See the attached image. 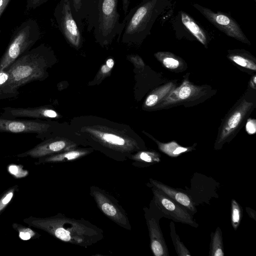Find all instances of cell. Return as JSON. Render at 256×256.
I'll return each instance as SVG.
<instances>
[{
    "mask_svg": "<svg viewBox=\"0 0 256 256\" xmlns=\"http://www.w3.org/2000/svg\"><path fill=\"white\" fill-rule=\"evenodd\" d=\"M59 240L84 248L102 240L104 231L100 228L82 218L76 219L58 213L44 218H36L30 223Z\"/></svg>",
    "mask_w": 256,
    "mask_h": 256,
    "instance_id": "obj_1",
    "label": "cell"
},
{
    "mask_svg": "<svg viewBox=\"0 0 256 256\" xmlns=\"http://www.w3.org/2000/svg\"><path fill=\"white\" fill-rule=\"evenodd\" d=\"M47 50L44 44L30 48L6 70L8 77L0 87V100L16 97L20 87L44 78Z\"/></svg>",
    "mask_w": 256,
    "mask_h": 256,
    "instance_id": "obj_2",
    "label": "cell"
},
{
    "mask_svg": "<svg viewBox=\"0 0 256 256\" xmlns=\"http://www.w3.org/2000/svg\"><path fill=\"white\" fill-rule=\"evenodd\" d=\"M119 0H92L86 17L87 30L92 31L96 40L102 44L121 36L125 22H120Z\"/></svg>",
    "mask_w": 256,
    "mask_h": 256,
    "instance_id": "obj_3",
    "label": "cell"
},
{
    "mask_svg": "<svg viewBox=\"0 0 256 256\" xmlns=\"http://www.w3.org/2000/svg\"><path fill=\"white\" fill-rule=\"evenodd\" d=\"M162 8V0H142L132 8L123 20L122 34L124 42H138L150 34L152 27Z\"/></svg>",
    "mask_w": 256,
    "mask_h": 256,
    "instance_id": "obj_4",
    "label": "cell"
},
{
    "mask_svg": "<svg viewBox=\"0 0 256 256\" xmlns=\"http://www.w3.org/2000/svg\"><path fill=\"white\" fill-rule=\"evenodd\" d=\"M40 28L36 21L28 19L14 32L9 44L0 58V70H6L14 60L30 50L39 39Z\"/></svg>",
    "mask_w": 256,
    "mask_h": 256,
    "instance_id": "obj_5",
    "label": "cell"
},
{
    "mask_svg": "<svg viewBox=\"0 0 256 256\" xmlns=\"http://www.w3.org/2000/svg\"><path fill=\"white\" fill-rule=\"evenodd\" d=\"M90 194L98 208L110 220L126 230H132L128 216L117 199L104 189L96 186H90Z\"/></svg>",
    "mask_w": 256,
    "mask_h": 256,
    "instance_id": "obj_6",
    "label": "cell"
},
{
    "mask_svg": "<svg viewBox=\"0 0 256 256\" xmlns=\"http://www.w3.org/2000/svg\"><path fill=\"white\" fill-rule=\"evenodd\" d=\"M54 16L66 40L73 46L79 48L82 42V30L74 17L69 0H60L54 9Z\"/></svg>",
    "mask_w": 256,
    "mask_h": 256,
    "instance_id": "obj_7",
    "label": "cell"
},
{
    "mask_svg": "<svg viewBox=\"0 0 256 256\" xmlns=\"http://www.w3.org/2000/svg\"><path fill=\"white\" fill-rule=\"evenodd\" d=\"M154 194L152 202L156 208L173 220L196 228L192 214L182 205L168 196L154 186H150Z\"/></svg>",
    "mask_w": 256,
    "mask_h": 256,
    "instance_id": "obj_8",
    "label": "cell"
},
{
    "mask_svg": "<svg viewBox=\"0 0 256 256\" xmlns=\"http://www.w3.org/2000/svg\"><path fill=\"white\" fill-rule=\"evenodd\" d=\"M193 6L213 25L228 36L242 42L250 43L239 25L229 16L220 12H213L198 4H194Z\"/></svg>",
    "mask_w": 256,
    "mask_h": 256,
    "instance_id": "obj_9",
    "label": "cell"
},
{
    "mask_svg": "<svg viewBox=\"0 0 256 256\" xmlns=\"http://www.w3.org/2000/svg\"><path fill=\"white\" fill-rule=\"evenodd\" d=\"M50 124L40 119L18 120L0 116V132L36 134L38 136L46 134Z\"/></svg>",
    "mask_w": 256,
    "mask_h": 256,
    "instance_id": "obj_10",
    "label": "cell"
},
{
    "mask_svg": "<svg viewBox=\"0 0 256 256\" xmlns=\"http://www.w3.org/2000/svg\"><path fill=\"white\" fill-rule=\"evenodd\" d=\"M144 216L150 239V247L154 256H169L158 220L147 208H144Z\"/></svg>",
    "mask_w": 256,
    "mask_h": 256,
    "instance_id": "obj_11",
    "label": "cell"
},
{
    "mask_svg": "<svg viewBox=\"0 0 256 256\" xmlns=\"http://www.w3.org/2000/svg\"><path fill=\"white\" fill-rule=\"evenodd\" d=\"M77 144L72 141L62 139H50L36 145L29 150L18 155V156H30L32 158H42L62 152L76 148Z\"/></svg>",
    "mask_w": 256,
    "mask_h": 256,
    "instance_id": "obj_12",
    "label": "cell"
},
{
    "mask_svg": "<svg viewBox=\"0 0 256 256\" xmlns=\"http://www.w3.org/2000/svg\"><path fill=\"white\" fill-rule=\"evenodd\" d=\"M58 116L56 112L51 109L42 107L14 108L5 107L0 116L6 118H54Z\"/></svg>",
    "mask_w": 256,
    "mask_h": 256,
    "instance_id": "obj_13",
    "label": "cell"
},
{
    "mask_svg": "<svg viewBox=\"0 0 256 256\" xmlns=\"http://www.w3.org/2000/svg\"><path fill=\"white\" fill-rule=\"evenodd\" d=\"M149 184L150 186L156 188L168 196L182 205L192 214L196 212V209L193 201L186 193L152 178H150Z\"/></svg>",
    "mask_w": 256,
    "mask_h": 256,
    "instance_id": "obj_14",
    "label": "cell"
},
{
    "mask_svg": "<svg viewBox=\"0 0 256 256\" xmlns=\"http://www.w3.org/2000/svg\"><path fill=\"white\" fill-rule=\"evenodd\" d=\"M92 152L88 148H72L62 152L42 157V162L58 163L76 160L84 157Z\"/></svg>",
    "mask_w": 256,
    "mask_h": 256,
    "instance_id": "obj_15",
    "label": "cell"
},
{
    "mask_svg": "<svg viewBox=\"0 0 256 256\" xmlns=\"http://www.w3.org/2000/svg\"><path fill=\"white\" fill-rule=\"evenodd\" d=\"M160 155L154 151L139 150L132 154L128 159L132 161V164L137 168H144L160 161Z\"/></svg>",
    "mask_w": 256,
    "mask_h": 256,
    "instance_id": "obj_16",
    "label": "cell"
},
{
    "mask_svg": "<svg viewBox=\"0 0 256 256\" xmlns=\"http://www.w3.org/2000/svg\"><path fill=\"white\" fill-rule=\"evenodd\" d=\"M74 17L82 30V21L86 20L92 0H69Z\"/></svg>",
    "mask_w": 256,
    "mask_h": 256,
    "instance_id": "obj_17",
    "label": "cell"
},
{
    "mask_svg": "<svg viewBox=\"0 0 256 256\" xmlns=\"http://www.w3.org/2000/svg\"><path fill=\"white\" fill-rule=\"evenodd\" d=\"M181 18L183 24L191 34L203 45L207 44V38L204 31L195 21L184 12H181Z\"/></svg>",
    "mask_w": 256,
    "mask_h": 256,
    "instance_id": "obj_18",
    "label": "cell"
},
{
    "mask_svg": "<svg viewBox=\"0 0 256 256\" xmlns=\"http://www.w3.org/2000/svg\"><path fill=\"white\" fill-rule=\"evenodd\" d=\"M244 116V110H238L229 118L224 126L220 140L218 144H220L238 126Z\"/></svg>",
    "mask_w": 256,
    "mask_h": 256,
    "instance_id": "obj_19",
    "label": "cell"
},
{
    "mask_svg": "<svg viewBox=\"0 0 256 256\" xmlns=\"http://www.w3.org/2000/svg\"><path fill=\"white\" fill-rule=\"evenodd\" d=\"M210 255L224 256V255L222 243V232L218 227L214 233L211 234Z\"/></svg>",
    "mask_w": 256,
    "mask_h": 256,
    "instance_id": "obj_20",
    "label": "cell"
},
{
    "mask_svg": "<svg viewBox=\"0 0 256 256\" xmlns=\"http://www.w3.org/2000/svg\"><path fill=\"white\" fill-rule=\"evenodd\" d=\"M158 144L162 152L170 157H177L182 154L191 150L190 148L182 146L174 142L166 144L158 142Z\"/></svg>",
    "mask_w": 256,
    "mask_h": 256,
    "instance_id": "obj_21",
    "label": "cell"
},
{
    "mask_svg": "<svg viewBox=\"0 0 256 256\" xmlns=\"http://www.w3.org/2000/svg\"><path fill=\"white\" fill-rule=\"evenodd\" d=\"M170 234L174 245L176 253L178 256H190L191 254L183 242L180 240L176 232L175 226L172 222H170Z\"/></svg>",
    "mask_w": 256,
    "mask_h": 256,
    "instance_id": "obj_22",
    "label": "cell"
},
{
    "mask_svg": "<svg viewBox=\"0 0 256 256\" xmlns=\"http://www.w3.org/2000/svg\"><path fill=\"white\" fill-rule=\"evenodd\" d=\"M242 208L238 202L234 199L231 200V222L234 229L236 230L241 221Z\"/></svg>",
    "mask_w": 256,
    "mask_h": 256,
    "instance_id": "obj_23",
    "label": "cell"
},
{
    "mask_svg": "<svg viewBox=\"0 0 256 256\" xmlns=\"http://www.w3.org/2000/svg\"><path fill=\"white\" fill-rule=\"evenodd\" d=\"M230 58L240 66L255 70L256 64L250 60L239 55H231Z\"/></svg>",
    "mask_w": 256,
    "mask_h": 256,
    "instance_id": "obj_24",
    "label": "cell"
},
{
    "mask_svg": "<svg viewBox=\"0 0 256 256\" xmlns=\"http://www.w3.org/2000/svg\"><path fill=\"white\" fill-rule=\"evenodd\" d=\"M157 54L162 57L164 65L168 68L175 69L180 65L179 61L168 53L160 52Z\"/></svg>",
    "mask_w": 256,
    "mask_h": 256,
    "instance_id": "obj_25",
    "label": "cell"
},
{
    "mask_svg": "<svg viewBox=\"0 0 256 256\" xmlns=\"http://www.w3.org/2000/svg\"><path fill=\"white\" fill-rule=\"evenodd\" d=\"M10 173L16 178H22L26 176L28 172L24 170L20 166L10 164L8 167Z\"/></svg>",
    "mask_w": 256,
    "mask_h": 256,
    "instance_id": "obj_26",
    "label": "cell"
},
{
    "mask_svg": "<svg viewBox=\"0 0 256 256\" xmlns=\"http://www.w3.org/2000/svg\"><path fill=\"white\" fill-rule=\"evenodd\" d=\"M18 235L20 238L24 240H27L35 235L34 232L29 228H18Z\"/></svg>",
    "mask_w": 256,
    "mask_h": 256,
    "instance_id": "obj_27",
    "label": "cell"
},
{
    "mask_svg": "<svg viewBox=\"0 0 256 256\" xmlns=\"http://www.w3.org/2000/svg\"><path fill=\"white\" fill-rule=\"evenodd\" d=\"M14 192V190H11L1 198L0 200V212H1L10 202L13 197Z\"/></svg>",
    "mask_w": 256,
    "mask_h": 256,
    "instance_id": "obj_28",
    "label": "cell"
},
{
    "mask_svg": "<svg viewBox=\"0 0 256 256\" xmlns=\"http://www.w3.org/2000/svg\"><path fill=\"white\" fill-rule=\"evenodd\" d=\"M48 0H26V8L28 10H34L46 3Z\"/></svg>",
    "mask_w": 256,
    "mask_h": 256,
    "instance_id": "obj_29",
    "label": "cell"
},
{
    "mask_svg": "<svg viewBox=\"0 0 256 256\" xmlns=\"http://www.w3.org/2000/svg\"><path fill=\"white\" fill-rule=\"evenodd\" d=\"M192 94V89L188 86H182L180 90L178 96L182 100H185L188 98Z\"/></svg>",
    "mask_w": 256,
    "mask_h": 256,
    "instance_id": "obj_30",
    "label": "cell"
},
{
    "mask_svg": "<svg viewBox=\"0 0 256 256\" xmlns=\"http://www.w3.org/2000/svg\"><path fill=\"white\" fill-rule=\"evenodd\" d=\"M246 130L250 134H252L256 133V124L254 120L250 119L248 120L246 124Z\"/></svg>",
    "mask_w": 256,
    "mask_h": 256,
    "instance_id": "obj_31",
    "label": "cell"
},
{
    "mask_svg": "<svg viewBox=\"0 0 256 256\" xmlns=\"http://www.w3.org/2000/svg\"><path fill=\"white\" fill-rule=\"evenodd\" d=\"M158 98L156 94H152L146 98V104L148 106H154L158 101Z\"/></svg>",
    "mask_w": 256,
    "mask_h": 256,
    "instance_id": "obj_32",
    "label": "cell"
},
{
    "mask_svg": "<svg viewBox=\"0 0 256 256\" xmlns=\"http://www.w3.org/2000/svg\"><path fill=\"white\" fill-rule=\"evenodd\" d=\"M8 74L6 70H0V87L7 80Z\"/></svg>",
    "mask_w": 256,
    "mask_h": 256,
    "instance_id": "obj_33",
    "label": "cell"
},
{
    "mask_svg": "<svg viewBox=\"0 0 256 256\" xmlns=\"http://www.w3.org/2000/svg\"><path fill=\"white\" fill-rule=\"evenodd\" d=\"M122 8L125 16L128 12L129 6L130 3V0H122Z\"/></svg>",
    "mask_w": 256,
    "mask_h": 256,
    "instance_id": "obj_34",
    "label": "cell"
},
{
    "mask_svg": "<svg viewBox=\"0 0 256 256\" xmlns=\"http://www.w3.org/2000/svg\"><path fill=\"white\" fill-rule=\"evenodd\" d=\"M10 0H0V16L8 4Z\"/></svg>",
    "mask_w": 256,
    "mask_h": 256,
    "instance_id": "obj_35",
    "label": "cell"
},
{
    "mask_svg": "<svg viewBox=\"0 0 256 256\" xmlns=\"http://www.w3.org/2000/svg\"><path fill=\"white\" fill-rule=\"evenodd\" d=\"M246 210L250 218L254 220H256V212L254 210L248 207L246 208Z\"/></svg>",
    "mask_w": 256,
    "mask_h": 256,
    "instance_id": "obj_36",
    "label": "cell"
},
{
    "mask_svg": "<svg viewBox=\"0 0 256 256\" xmlns=\"http://www.w3.org/2000/svg\"><path fill=\"white\" fill-rule=\"evenodd\" d=\"M106 66L110 68H112L114 64V61L112 58H109L107 60L106 62Z\"/></svg>",
    "mask_w": 256,
    "mask_h": 256,
    "instance_id": "obj_37",
    "label": "cell"
},
{
    "mask_svg": "<svg viewBox=\"0 0 256 256\" xmlns=\"http://www.w3.org/2000/svg\"><path fill=\"white\" fill-rule=\"evenodd\" d=\"M110 68H109L107 66L104 65L102 66V70L104 73H106L110 70Z\"/></svg>",
    "mask_w": 256,
    "mask_h": 256,
    "instance_id": "obj_38",
    "label": "cell"
}]
</instances>
